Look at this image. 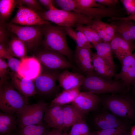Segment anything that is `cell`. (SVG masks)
Wrapping results in <instances>:
<instances>
[{
	"mask_svg": "<svg viewBox=\"0 0 135 135\" xmlns=\"http://www.w3.org/2000/svg\"><path fill=\"white\" fill-rule=\"evenodd\" d=\"M42 30L44 49L59 53L72 60V53L68 45L66 34L63 27L50 24L43 26Z\"/></svg>",
	"mask_w": 135,
	"mask_h": 135,
	"instance_id": "cell-1",
	"label": "cell"
},
{
	"mask_svg": "<svg viewBox=\"0 0 135 135\" xmlns=\"http://www.w3.org/2000/svg\"><path fill=\"white\" fill-rule=\"evenodd\" d=\"M37 13L42 20L62 27L72 28L84 25L88 26L91 24L92 20L86 16L62 9L48 10Z\"/></svg>",
	"mask_w": 135,
	"mask_h": 135,
	"instance_id": "cell-2",
	"label": "cell"
},
{
	"mask_svg": "<svg viewBox=\"0 0 135 135\" xmlns=\"http://www.w3.org/2000/svg\"><path fill=\"white\" fill-rule=\"evenodd\" d=\"M28 104L27 98L6 80L0 85V109L2 112L16 114Z\"/></svg>",
	"mask_w": 135,
	"mask_h": 135,
	"instance_id": "cell-3",
	"label": "cell"
},
{
	"mask_svg": "<svg viewBox=\"0 0 135 135\" xmlns=\"http://www.w3.org/2000/svg\"><path fill=\"white\" fill-rule=\"evenodd\" d=\"M81 86L85 90L94 94L118 93L127 89L121 80L108 79L95 73L84 76Z\"/></svg>",
	"mask_w": 135,
	"mask_h": 135,
	"instance_id": "cell-4",
	"label": "cell"
},
{
	"mask_svg": "<svg viewBox=\"0 0 135 135\" xmlns=\"http://www.w3.org/2000/svg\"><path fill=\"white\" fill-rule=\"evenodd\" d=\"M4 25L8 31L14 34L24 43L27 50H35L42 42L43 26H24L11 23Z\"/></svg>",
	"mask_w": 135,
	"mask_h": 135,
	"instance_id": "cell-5",
	"label": "cell"
},
{
	"mask_svg": "<svg viewBox=\"0 0 135 135\" xmlns=\"http://www.w3.org/2000/svg\"><path fill=\"white\" fill-rule=\"evenodd\" d=\"M48 108V104L42 101L26 105L16 114L19 128L28 125L43 124L44 115Z\"/></svg>",
	"mask_w": 135,
	"mask_h": 135,
	"instance_id": "cell-6",
	"label": "cell"
},
{
	"mask_svg": "<svg viewBox=\"0 0 135 135\" xmlns=\"http://www.w3.org/2000/svg\"><path fill=\"white\" fill-rule=\"evenodd\" d=\"M35 56L41 64L49 69L74 68L64 55L57 52L44 49L38 52Z\"/></svg>",
	"mask_w": 135,
	"mask_h": 135,
	"instance_id": "cell-7",
	"label": "cell"
},
{
	"mask_svg": "<svg viewBox=\"0 0 135 135\" xmlns=\"http://www.w3.org/2000/svg\"><path fill=\"white\" fill-rule=\"evenodd\" d=\"M16 6L18 10L11 23L24 26H43L50 24L49 22L42 20L37 12L26 6L21 5Z\"/></svg>",
	"mask_w": 135,
	"mask_h": 135,
	"instance_id": "cell-8",
	"label": "cell"
},
{
	"mask_svg": "<svg viewBox=\"0 0 135 135\" xmlns=\"http://www.w3.org/2000/svg\"><path fill=\"white\" fill-rule=\"evenodd\" d=\"M59 73L55 70L42 69L40 74L34 80L37 93L45 95L53 92L56 88Z\"/></svg>",
	"mask_w": 135,
	"mask_h": 135,
	"instance_id": "cell-9",
	"label": "cell"
},
{
	"mask_svg": "<svg viewBox=\"0 0 135 135\" xmlns=\"http://www.w3.org/2000/svg\"><path fill=\"white\" fill-rule=\"evenodd\" d=\"M105 103L110 111L116 116L130 118L134 115V110L131 102L124 98L112 96L106 99Z\"/></svg>",
	"mask_w": 135,
	"mask_h": 135,
	"instance_id": "cell-10",
	"label": "cell"
},
{
	"mask_svg": "<svg viewBox=\"0 0 135 135\" xmlns=\"http://www.w3.org/2000/svg\"><path fill=\"white\" fill-rule=\"evenodd\" d=\"M121 64L120 71L115 74L114 80H121L128 90L135 81V52L125 57Z\"/></svg>",
	"mask_w": 135,
	"mask_h": 135,
	"instance_id": "cell-11",
	"label": "cell"
},
{
	"mask_svg": "<svg viewBox=\"0 0 135 135\" xmlns=\"http://www.w3.org/2000/svg\"><path fill=\"white\" fill-rule=\"evenodd\" d=\"M20 61L18 72L20 76L34 80L41 72V64L35 56H26Z\"/></svg>",
	"mask_w": 135,
	"mask_h": 135,
	"instance_id": "cell-12",
	"label": "cell"
},
{
	"mask_svg": "<svg viewBox=\"0 0 135 135\" xmlns=\"http://www.w3.org/2000/svg\"><path fill=\"white\" fill-rule=\"evenodd\" d=\"M73 12L88 16L92 19H100L105 17H122L120 11L113 8L98 7L84 8L76 7Z\"/></svg>",
	"mask_w": 135,
	"mask_h": 135,
	"instance_id": "cell-13",
	"label": "cell"
},
{
	"mask_svg": "<svg viewBox=\"0 0 135 135\" xmlns=\"http://www.w3.org/2000/svg\"><path fill=\"white\" fill-rule=\"evenodd\" d=\"M100 101L95 94L86 91L80 92L72 104L84 114L95 108Z\"/></svg>",
	"mask_w": 135,
	"mask_h": 135,
	"instance_id": "cell-14",
	"label": "cell"
},
{
	"mask_svg": "<svg viewBox=\"0 0 135 135\" xmlns=\"http://www.w3.org/2000/svg\"><path fill=\"white\" fill-rule=\"evenodd\" d=\"M11 83L19 92L26 98L37 94L33 80L22 78L18 74L10 73Z\"/></svg>",
	"mask_w": 135,
	"mask_h": 135,
	"instance_id": "cell-15",
	"label": "cell"
},
{
	"mask_svg": "<svg viewBox=\"0 0 135 135\" xmlns=\"http://www.w3.org/2000/svg\"><path fill=\"white\" fill-rule=\"evenodd\" d=\"M43 121L48 126L62 130L64 128L63 106L48 107L44 115Z\"/></svg>",
	"mask_w": 135,
	"mask_h": 135,
	"instance_id": "cell-16",
	"label": "cell"
},
{
	"mask_svg": "<svg viewBox=\"0 0 135 135\" xmlns=\"http://www.w3.org/2000/svg\"><path fill=\"white\" fill-rule=\"evenodd\" d=\"M92 53L91 50L76 47L74 56L75 62L86 76L95 73L92 64Z\"/></svg>",
	"mask_w": 135,
	"mask_h": 135,
	"instance_id": "cell-17",
	"label": "cell"
},
{
	"mask_svg": "<svg viewBox=\"0 0 135 135\" xmlns=\"http://www.w3.org/2000/svg\"><path fill=\"white\" fill-rule=\"evenodd\" d=\"M84 77L80 74L66 70L58 74L57 80L60 87L64 90H68L80 87Z\"/></svg>",
	"mask_w": 135,
	"mask_h": 135,
	"instance_id": "cell-18",
	"label": "cell"
},
{
	"mask_svg": "<svg viewBox=\"0 0 135 135\" xmlns=\"http://www.w3.org/2000/svg\"><path fill=\"white\" fill-rule=\"evenodd\" d=\"M114 38L117 42L114 46L113 52L115 57L121 63L125 57L132 54L135 44L133 42L125 40L116 32Z\"/></svg>",
	"mask_w": 135,
	"mask_h": 135,
	"instance_id": "cell-19",
	"label": "cell"
},
{
	"mask_svg": "<svg viewBox=\"0 0 135 135\" xmlns=\"http://www.w3.org/2000/svg\"><path fill=\"white\" fill-rule=\"evenodd\" d=\"M91 59L95 74L101 77L112 79L116 74L112 68L96 54H91Z\"/></svg>",
	"mask_w": 135,
	"mask_h": 135,
	"instance_id": "cell-20",
	"label": "cell"
},
{
	"mask_svg": "<svg viewBox=\"0 0 135 135\" xmlns=\"http://www.w3.org/2000/svg\"><path fill=\"white\" fill-rule=\"evenodd\" d=\"M113 23L116 26V32L124 39L131 42L135 40V24L129 20H117Z\"/></svg>",
	"mask_w": 135,
	"mask_h": 135,
	"instance_id": "cell-21",
	"label": "cell"
},
{
	"mask_svg": "<svg viewBox=\"0 0 135 135\" xmlns=\"http://www.w3.org/2000/svg\"><path fill=\"white\" fill-rule=\"evenodd\" d=\"M63 110L64 128L72 126L84 118V114L72 104L63 106Z\"/></svg>",
	"mask_w": 135,
	"mask_h": 135,
	"instance_id": "cell-22",
	"label": "cell"
},
{
	"mask_svg": "<svg viewBox=\"0 0 135 135\" xmlns=\"http://www.w3.org/2000/svg\"><path fill=\"white\" fill-rule=\"evenodd\" d=\"M80 88L64 90L52 101L49 107L56 106H63L72 103L80 93Z\"/></svg>",
	"mask_w": 135,
	"mask_h": 135,
	"instance_id": "cell-23",
	"label": "cell"
},
{
	"mask_svg": "<svg viewBox=\"0 0 135 135\" xmlns=\"http://www.w3.org/2000/svg\"><path fill=\"white\" fill-rule=\"evenodd\" d=\"M17 122L16 114L0 112V135H5L14 132L17 128Z\"/></svg>",
	"mask_w": 135,
	"mask_h": 135,
	"instance_id": "cell-24",
	"label": "cell"
},
{
	"mask_svg": "<svg viewBox=\"0 0 135 135\" xmlns=\"http://www.w3.org/2000/svg\"><path fill=\"white\" fill-rule=\"evenodd\" d=\"M6 48L9 54L13 56L21 59L26 56L27 50L25 44L15 35L11 37Z\"/></svg>",
	"mask_w": 135,
	"mask_h": 135,
	"instance_id": "cell-25",
	"label": "cell"
},
{
	"mask_svg": "<svg viewBox=\"0 0 135 135\" xmlns=\"http://www.w3.org/2000/svg\"><path fill=\"white\" fill-rule=\"evenodd\" d=\"M94 47L96 50V54L102 58L115 72L116 67L110 43L102 42L97 44Z\"/></svg>",
	"mask_w": 135,
	"mask_h": 135,
	"instance_id": "cell-26",
	"label": "cell"
},
{
	"mask_svg": "<svg viewBox=\"0 0 135 135\" xmlns=\"http://www.w3.org/2000/svg\"><path fill=\"white\" fill-rule=\"evenodd\" d=\"M94 120L96 126L101 130L118 128L124 126L110 114L98 115L96 117Z\"/></svg>",
	"mask_w": 135,
	"mask_h": 135,
	"instance_id": "cell-27",
	"label": "cell"
},
{
	"mask_svg": "<svg viewBox=\"0 0 135 135\" xmlns=\"http://www.w3.org/2000/svg\"><path fill=\"white\" fill-rule=\"evenodd\" d=\"M17 5L16 0H0V24H4L8 19Z\"/></svg>",
	"mask_w": 135,
	"mask_h": 135,
	"instance_id": "cell-28",
	"label": "cell"
},
{
	"mask_svg": "<svg viewBox=\"0 0 135 135\" xmlns=\"http://www.w3.org/2000/svg\"><path fill=\"white\" fill-rule=\"evenodd\" d=\"M17 132L19 135H45L48 132L43 124L27 126L19 128Z\"/></svg>",
	"mask_w": 135,
	"mask_h": 135,
	"instance_id": "cell-29",
	"label": "cell"
},
{
	"mask_svg": "<svg viewBox=\"0 0 135 135\" xmlns=\"http://www.w3.org/2000/svg\"><path fill=\"white\" fill-rule=\"evenodd\" d=\"M76 30L82 32L93 47L98 43L103 42L96 32L88 26H78L76 27Z\"/></svg>",
	"mask_w": 135,
	"mask_h": 135,
	"instance_id": "cell-30",
	"label": "cell"
},
{
	"mask_svg": "<svg viewBox=\"0 0 135 135\" xmlns=\"http://www.w3.org/2000/svg\"><path fill=\"white\" fill-rule=\"evenodd\" d=\"M88 127L84 118L72 126L68 135H89Z\"/></svg>",
	"mask_w": 135,
	"mask_h": 135,
	"instance_id": "cell-31",
	"label": "cell"
},
{
	"mask_svg": "<svg viewBox=\"0 0 135 135\" xmlns=\"http://www.w3.org/2000/svg\"><path fill=\"white\" fill-rule=\"evenodd\" d=\"M126 130V126H123L118 128L101 130L90 132L89 135H121L125 133Z\"/></svg>",
	"mask_w": 135,
	"mask_h": 135,
	"instance_id": "cell-32",
	"label": "cell"
},
{
	"mask_svg": "<svg viewBox=\"0 0 135 135\" xmlns=\"http://www.w3.org/2000/svg\"><path fill=\"white\" fill-rule=\"evenodd\" d=\"M16 2L17 5H24L37 13L44 11L42 5L38 0H18Z\"/></svg>",
	"mask_w": 135,
	"mask_h": 135,
	"instance_id": "cell-33",
	"label": "cell"
},
{
	"mask_svg": "<svg viewBox=\"0 0 135 135\" xmlns=\"http://www.w3.org/2000/svg\"><path fill=\"white\" fill-rule=\"evenodd\" d=\"M88 26L96 32L103 41L105 34L104 22L100 19H94L92 20L91 24Z\"/></svg>",
	"mask_w": 135,
	"mask_h": 135,
	"instance_id": "cell-34",
	"label": "cell"
},
{
	"mask_svg": "<svg viewBox=\"0 0 135 135\" xmlns=\"http://www.w3.org/2000/svg\"><path fill=\"white\" fill-rule=\"evenodd\" d=\"M53 1L54 4H56L62 10L66 11L73 12L76 6L75 0H56Z\"/></svg>",
	"mask_w": 135,
	"mask_h": 135,
	"instance_id": "cell-35",
	"label": "cell"
},
{
	"mask_svg": "<svg viewBox=\"0 0 135 135\" xmlns=\"http://www.w3.org/2000/svg\"><path fill=\"white\" fill-rule=\"evenodd\" d=\"M105 34L103 39V42L109 43L113 38L116 32V28L113 24H108L104 22Z\"/></svg>",
	"mask_w": 135,
	"mask_h": 135,
	"instance_id": "cell-36",
	"label": "cell"
},
{
	"mask_svg": "<svg viewBox=\"0 0 135 135\" xmlns=\"http://www.w3.org/2000/svg\"><path fill=\"white\" fill-rule=\"evenodd\" d=\"M76 7L88 8L94 7L106 8L105 6L97 2L95 0H75Z\"/></svg>",
	"mask_w": 135,
	"mask_h": 135,
	"instance_id": "cell-37",
	"label": "cell"
},
{
	"mask_svg": "<svg viewBox=\"0 0 135 135\" xmlns=\"http://www.w3.org/2000/svg\"><path fill=\"white\" fill-rule=\"evenodd\" d=\"M8 75H10L9 69L4 59L0 58V85L6 80Z\"/></svg>",
	"mask_w": 135,
	"mask_h": 135,
	"instance_id": "cell-38",
	"label": "cell"
},
{
	"mask_svg": "<svg viewBox=\"0 0 135 135\" xmlns=\"http://www.w3.org/2000/svg\"><path fill=\"white\" fill-rule=\"evenodd\" d=\"M8 67L10 70V73L18 74L19 66L21 62L19 60L10 56L7 59Z\"/></svg>",
	"mask_w": 135,
	"mask_h": 135,
	"instance_id": "cell-39",
	"label": "cell"
},
{
	"mask_svg": "<svg viewBox=\"0 0 135 135\" xmlns=\"http://www.w3.org/2000/svg\"><path fill=\"white\" fill-rule=\"evenodd\" d=\"M129 15L135 14V0H120Z\"/></svg>",
	"mask_w": 135,
	"mask_h": 135,
	"instance_id": "cell-40",
	"label": "cell"
},
{
	"mask_svg": "<svg viewBox=\"0 0 135 135\" xmlns=\"http://www.w3.org/2000/svg\"><path fill=\"white\" fill-rule=\"evenodd\" d=\"M7 29L4 24H0V44H5L8 37Z\"/></svg>",
	"mask_w": 135,
	"mask_h": 135,
	"instance_id": "cell-41",
	"label": "cell"
},
{
	"mask_svg": "<svg viewBox=\"0 0 135 135\" xmlns=\"http://www.w3.org/2000/svg\"><path fill=\"white\" fill-rule=\"evenodd\" d=\"M38 1L41 5L48 9V10H56L58 9L54 6L53 0H38Z\"/></svg>",
	"mask_w": 135,
	"mask_h": 135,
	"instance_id": "cell-42",
	"label": "cell"
},
{
	"mask_svg": "<svg viewBox=\"0 0 135 135\" xmlns=\"http://www.w3.org/2000/svg\"><path fill=\"white\" fill-rule=\"evenodd\" d=\"M96 1L101 5L105 6H107L109 7L113 8V7L119 4L118 0H95Z\"/></svg>",
	"mask_w": 135,
	"mask_h": 135,
	"instance_id": "cell-43",
	"label": "cell"
},
{
	"mask_svg": "<svg viewBox=\"0 0 135 135\" xmlns=\"http://www.w3.org/2000/svg\"><path fill=\"white\" fill-rule=\"evenodd\" d=\"M10 56L5 44H0V58L7 59Z\"/></svg>",
	"mask_w": 135,
	"mask_h": 135,
	"instance_id": "cell-44",
	"label": "cell"
},
{
	"mask_svg": "<svg viewBox=\"0 0 135 135\" xmlns=\"http://www.w3.org/2000/svg\"><path fill=\"white\" fill-rule=\"evenodd\" d=\"M111 20H129L135 21V14L130 15L126 17L113 18H110Z\"/></svg>",
	"mask_w": 135,
	"mask_h": 135,
	"instance_id": "cell-45",
	"label": "cell"
},
{
	"mask_svg": "<svg viewBox=\"0 0 135 135\" xmlns=\"http://www.w3.org/2000/svg\"><path fill=\"white\" fill-rule=\"evenodd\" d=\"M62 134V130L54 128L51 131L48 132L45 135H60Z\"/></svg>",
	"mask_w": 135,
	"mask_h": 135,
	"instance_id": "cell-46",
	"label": "cell"
},
{
	"mask_svg": "<svg viewBox=\"0 0 135 135\" xmlns=\"http://www.w3.org/2000/svg\"><path fill=\"white\" fill-rule=\"evenodd\" d=\"M131 135H135V126H133L131 128Z\"/></svg>",
	"mask_w": 135,
	"mask_h": 135,
	"instance_id": "cell-47",
	"label": "cell"
},
{
	"mask_svg": "<svg viewBox=\"0 0 135 135\" xmlns=\"http://www.w3.org/2000/svg\"><path fill=\"white\" fill-rule=\"evenodd\" d=\"M5 135H19L18 132H12L7 134Z\"/></svg>",
	"mask_w": 135,
	"mask_h": 135,
	"instance_id": "cell-48",
	"label": "cell"
},
{
	"mask_svg": "<svg viewBox=\"0 0 135 135\" xmlns=\"http://www.w3.org/2000/svg\"><path fill=\"white\" fill-rule=\"evenodd\" d=\"M62 135H68V134L66 132H64L62 134Z\"/></svg>",
	"mask_w": 135,
	"mask_h": 135,
	"instance_id": "cell-49",
	"label": "cell"
},
{
	"mask_svg": "<svg viewBox=\"0 0 135 135\" xmlns=\"http://www.w3.org/2000/svg\"><path fill=\"white\" fill-rule=\"evenodd\" d=\"M132 84H133L134 85V88H135V81Z\"/></svg>",
	"mask_w": 135,
	"mask_h": 135,
	"instance_id": "cell-50",
	"label": "cell"
},
{
	"mask_svg": "<svg viewBox=\"0 0 135 135\" xmlns=\"http://www.w3.org/2000/svg\"><path fill=\"white\" fill-rule=\"evenodd\" d=\"M121 135H130L128 134H125L124 133Z\"/></svg>",
	"mask_w": 135,
	"mask_h": 135,
	"instance_id": "cell-51",
	"label": "cell"
},
{
	"mask_svg": "<svg viewBox=\"0 0 135 135\" xmlns=\"http://www.w3.org/2000/svg\"><path fill=\"white\" fill-rule=\"evenodd\" d=\"M62 134H60V135H62Z\"/></svg>",
	"mask_w": 135,
	"mask_h": 135,
	"instance_id": "cell-52",
	"label": "cell"
}]
</instances>
